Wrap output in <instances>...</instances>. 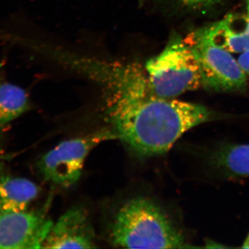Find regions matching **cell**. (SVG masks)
<instances>
[{
	"instance_id": "6da1fadb",
	"label": "cell",
	"mask_w": 249,
	"mask_h": 249,
	"mask_svg": "<svg viewBox=\"0 0 249 249\" xmlns=\"http://www.w3.org/2000/svg\"><path fill=\"white\" fill-rule=\"evenodd\" d=\"M90 77L104 89L117 139L139 156L165 153L185 132L211 119L201 105L152 96L138 64L101 60Z\"/></svg>"
},
{
	"instance_id": "7a4b0ae2",
	"label": "cell",
	"mask_w": 249,
	"mask_h": 249,
	"mask_svg": "<svg viewBox=\"0 0 249 249\" xmlns=\"http://www.w3.org/2000/svg\"><path fill=\"white\" fill-rule=\"evenodd\" d=\"M111 242L129 249H181L182 234L155 203L137 197L125 203L111 224Z\"/></svg>"
},
{
	"instance_id": "3957f363",
	"label": "cell",
	"mask_w": 249,
	"mask_h": 249,
	"mask_svg": "<svg viewBox=\"0 0 249 249\" xmlns=\"http://www.w3.org/2000/svg\"><path fill=\"white\" fill-rule=\"evenodd\" d=\"M145 70L155 97L171 99L202 86L196 53L178 36H173L164 49L146 62Z\"/></svg>"
},
{
	"instance_id": "277c9868",
	"label": "cell",
	"mask_w": 249,
	"mask_h": 249,
	"mask_svg": "<svg viewBox=\"0 0 249 249\" xmlns=\"http://www.w3.org/2000/svg\"><path fill=\"white\" fill-rule=\"evenodd\" d=\"M117 139L114 131L101 129L85 137L65 141L42 156L37 168L45 181L62 188L78 182L85 160L93 149L108 140Z\"/></svg>"
},
{
	"instance_id": "5b68a950",
	"label": "cell",
	"mask_w": 249,
	"mask_h": 249,
	"mask_svg": "<svg viewBox=\"0 0 249 249\" xmlns=\"http://www.w3.org/2000/svg\"><path fill=\"white\" fill-rule=\"evenodd\" d=\"M185 41L196 53L200 66L202 86L217 91L242 89L247 75L230 52L214 45L206 28L191 33Z\"/></svg>"
},
{
	"instance_id": "8992f818",
	"label": "cell",
	"mask_w": 249,
	"mask_h": 249,
	"mask_svg": "<svg viewBox=\"0 0 249 249\" xmlns=\"http://www.w3.org/2000/svg\"><path fill=\"white\" fill-rule=\"evenodd\" d=\"M53 225L44 211L0 212V249L42 248Z\"/></svg>"
},
{
	"instance_id": "52a82bcc",
	"label": "cell",
	"mask_w": 249,
	"mask_h": 249,
	"mask_svg": "<svg viewBox=\"0 0 249 249\" xmlns=\"http://www.w3.org/2000/svg\"><path fill=\"white\" fill-rule=\"evenodd\" d=\"M96 235L88 213L73 207L59 218L51 229L42 248L94 249Z\"/></svg>"
},
{
	"instance_id": "ba28073f",
	"label": "cell",
	"mask_w": 249,
	"mask_h": 249,
	"mask_svg": "<svg viewBox=\"0 0 249 249\" xmlns=\"http://www.w3.org/2000/svg\"><path fill=\"white\" fill-rule=\"evenodd\" d=\"M206 29L214 45L230 53H242L249 51V16L229 14Z\"/></svg>"
},
{
	"instance_id": "9c48e42d",
	"label": "cell",
	"mask_w": 249,
	"mask_h": 249,
	"mask_svg": "<svg viewBox=\"0 0 249 249\" xmlns=\"http://www.w3.org/2000/svg\"><path fill=\"white\" fill-rule=\"evenodd\" d=\"M40 187L35 183L20 178H0V212L25 211L38 196Z\"/></svg>"
},
{
	"instance_id": "30bf717a",
	"label": "cell",
	"mask_w": 249,
	"mask_h": 249,
	"mask_svg": "<svg viewBox=\"0 0 249 249\" xmlns=\"http://www.w3.org/2000/svg\"><path fill=\"white\" fill-rule=\"evenodd\" d=\"M30 108L25 90L8 82H0V127L18 119Z\"/></svg>"
},
{
	"instance_id": "8fae6325",
	"label": "cell",
	"mask_w": 249,
	"mask_h": 249,
	"mask_svg": "<svg viewBox=\"0 0 249 249\" xmlns=\"http://www.w3.org/2000/svg\"><path fill=\"white\" fill-rule=\"evenodd\" d=\"M217 157L218 163L228 171L237 175H249V145L227 147Z\"/></svg>"
},
{
	"instance_id": "7c38bea8",
	"label": "cell",
	"mask_w": 249,
	"mask_h": 249,
	"mask_svg": "<svg viewBox=\"0 0 249 249\" xmlns=\"http://www.w3.org/2000/svg\"><path fill=\"white\" fill-rule=\"evenodd\" d=\"M180 4L193 9H206L217 4L220 0H178Z\"/></svg>"
},
{
	"instance_id": "4fadbf2b",
	"label": "cell",
	"mask_w": 249,
	"mask_h": 249,
	"mask_svg": "<svg viewBox=\"0 0 249 249\" xmlns=\"http://www.w3.org/2000/svg\"><path fill=\"white\" fill-rule=\"evenodd\" d=\"M237 61L245 74L249 77V51L241 53Z\"/></svg>"
},
{
	"instance_id": "5bb4252c",
	"label": "cell",
	"mask_w": 249,
	"mask_h": 249,
	"mask_svg": "<svg viewBox=\"0 0 249 249\" xmlns=\"http://www.w3.org/2000/svg\"><path fill=\"white\" fill-rule=\"evenodd\" d=\"M243 248L245 249H249V235L248 237H247V240H246L245 243H244Z\"/></svg>"
},
{
	"instance_id": "9a60e30c",
	"label": "cell",
	"mask_w": 249,
	"mask_h": 249,
	"mask_svg": "<svg viewBox=\"0 0 249 249\" xmlns=\"http://www.w3.org/2000/svg\"><path fill=\"white\" fill-rule=\"evenodd\" d=\"M247 10H248V14L249 16V0H248V2H247Z\"/></svg>"
},
{
	"instance_id": "2e32d148",
	"label": "cell",
	"mask_w": 249,
	"mask_h": 249,
	"mask_svg": "<svg viewBox=\"0 0 249 249\" xmlns=\"http://www.w3.org/2000/svg\"><path fill=\"white\" fill-rule=\"evenodd\" d=\"M139 3H140V6H142V3L144 2V0H139Z\"/></svg>"
}]
</instances>
